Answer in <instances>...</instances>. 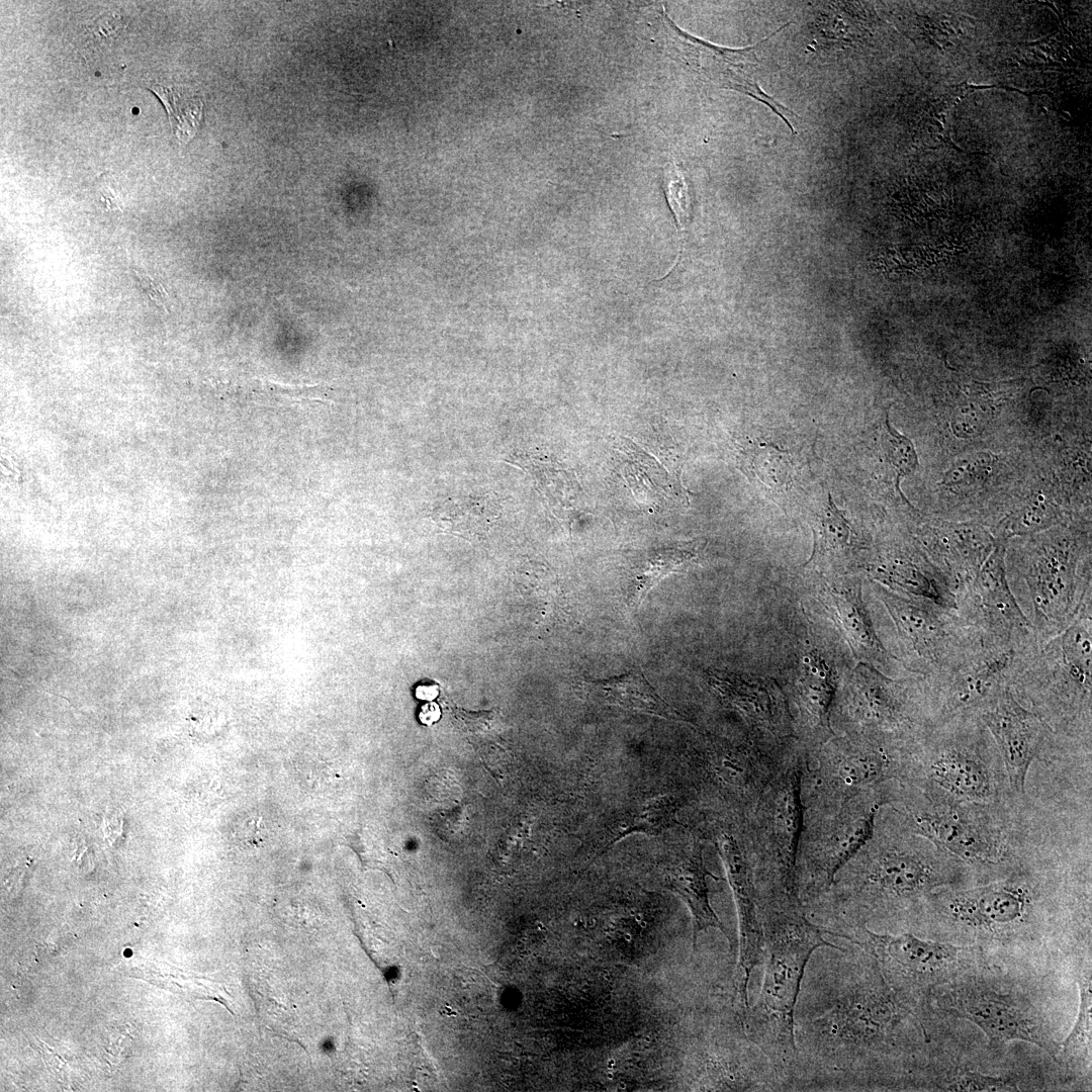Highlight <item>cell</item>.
I'll use <instances>...</instances> for the list:
<instances>
[{
	"mask_svg": "<svg viewBox=\"0 0 1092 1092\" xmlns=\"http://www.w3.org/2000/svg\"><path fill=\"white\" fill-rule=\"evenodd\" d=\"M835 694L834 674L825 660L811 653L802 664L795 685L794 699L799 707L806 736L804 751L815 747L833 735L830 725L831 707Z\"/></svg>",
	"mask_w": 1092,
	"mask_h": 1092,
	"instance_id": "25",
	"label": "cell"
},
{
	"mask_svg": "<svg viewBox=\"0 0 1092 1092\" xmlns=\"http://www.w3.org/2000/svg\"><path fill=\"white\" fill-rule=\"evenodd\" d=\"M921 538L954 592L977 573L996 543L995 537L976 524L933 522L923 528Z\"/></svg>",
	"mask_w": 1092,
	"mask_h": 1092,
	"instance_id": "22",
	"label": "cell"
},
{
	"mask_svg": "<svg viewBox=\"0 0 1092 1092\" xmlns=\"http://www.w3.org/2000/svg\"><path fill=\"white\" fill-rule=\"evenodd\" d=\"M685 804L679 795H657L620 807L603 820L589 845L596 853L632 834L658 835L676 822Z\"/></svg>",
	"mask_w": 1092,
	"mask_h": 1092,
	"instance_id": "24",
	"label": "cell"
},
{
	"mask_svg": "<svg viewBox=\"0 0 1092 1092\" xmlns=\"http://www.w3.org/2000/svg\"><path fill=\"white\" fill-rule=\"evenodd\" d=\"M993 412L980 402H968L959 406L950 418L952 434L960 439H971L980 435L989 425Z\"/></svg>",
	"mask_w": 1092,
	"mask_h": 1092,
	"instance_id": "38",
	"label": "cell"
},
{
	"mask_svg": "<svg viewBox=\"0 0 1092 1092\" xmlns=\"http://www.w3.org/2000/svg\"><path fill=\"white\" fill-rule=\"evenodd\" d=\"M901 783L927 795L961 802L1015 799L996 743L976 716L933 726L915 745Z\"/></svg>",
	"mask_w": 1092,
	"mask_h": 1092,
	"instance_id": "7",
	"label": "cell"
},
{
	"mask_svg": "<svg viewBox=\"0 0 1092 1092\" xmlns=\"http://www.w3.org/2000/svg\"><path fill=\"white\" fill-rule=\"evenodd\" d=\"M743 456L747 471L765 485L779 490L792 482L790 458L786 451L766 443H756L745 448Z\"/></svg>",
	"mask_w": 1092,
	"mask_h": 1092,
	"instance_id": "29",
	"label": "cell"
},
{
	"mask_svg": "<svg viewBox=\"0 0 1092 1092\" xmlns=\"http://www.w3.org/2000/svg\"><path fill=\"white\" fill-rule=\"evenodd\" d=\"M134 272L142 289L147 293L151 300L166 309L167 293L161 283L144 272L139 270H134Z\"/></svg>",
	"mask_w": 1092,
	"mask_h": 1092,
	"instance_id": "41",
	"label": "cell"
},
{
	"mask_svg": "<svg viewBox=\"0 0 1092 1092\" xmlns=\"http://www.w3.org/2000/svg\"><path fill=\"white\" fill-rule=\"evenodd\" d=\"M660 884L667 891L676 895L689 908L692 915L693 949H698L701 932L710 928L721 931L728 939L730 950L734 941L713 910L707 885V877L720 879L710 873L704 862L703 843L699 837H693L660 869Z\"/></svg>",
	"mask_w": 1092,
	"mask_h": 1092,
	"instance_id": "21",
	"label": "cell"
},
{
	"mask_svg": "<svg viewBox=\"0 0 1092 1092\" xmlns=\"http://www.w3.org/2000/svg\"><path fill=\"white\" fill-rule=\"evenodd\" d=\"M828 604L841 625L855 655L864 663L890 667V655L879 639L861 599L859 583L827 588Z\"/></svg>",
	"mask_w": 1092,
	"mask_h": 1092,
	"instance_id": "26",
	"label": "cell"
},
{
	"mask_svg": "<svg viewBox=\"0 0 1092 1092\" xmlns=\"http://www.w3.org/2000/svg\"><path fill=\"white\" fill-rule=\"evenodd\" d=\"M664 189L673 215L678 225L684 228L690 214V197L685 176L673 163L664 168Z\"/></svg>",
	"mask_w": 1092,
	"mask_h": 1092,
	"instance_id": "39",
	"label": "cell"
},
{
	"mask_svg": "<svg viewBox=\"0 0 1092 1092\" xmlns=\"http://www.w3.org/2000/svg\"><path fill=\"white\" fill-rule=\"evenodd\" d=\"M890 783L836 804L804 807L796 864L804 907L830 888L839 870L870 839L878 813L887 804Z\"/></svg>",
	"mask_w": 1092,
	"mask_h": 1092,
	"instance_id": "9",
	"label": "cell"
},
{
	"mask_svg": "<svg viewBox=\"0 0 1092 1092\" xmlns=\"http://www.w3.org/2000/svg\"><path fill=\"white\" fill-rule=\"evenodd\" d=\"M947 1091H1013L1018 1090L1016 1081L1008 1077H994L977 1071L958 1070L940 1085Z\"/></svg>",
	"mask_w": 1092,
	"mask_h": 1092,
	"instance_id": "37",
	"label": "cell"
},
{
	"mask_svg": "<svg viewBox=\"0 0 1092 1092\" xmlns=\"http://www.w3.org/2000/svg\"><path fill=\"white\" fill-rule=\"evenodd\" d=\"M882 449L887 463L892 467L896 476V489L901 494L900 481L905 476L912 474L918 467V456L912 441L897 432L886 417L882 434Z\"/></svg>",
	"mask_w": 1092,
	"mask_h": 1092,
	"instance_id": "32",
	"label": "cell"
},
{
	"mask_svg": "<svg viewBox=\"0 0 1092 1092\" xmlns=\"http://www.w3.org/2000/svg\"><path fill=\"white\" fill-rule=\"evenodd\" d=\"M915 745H890L852 734L829 737L805 751L804 807L836 804L887 783L903 782Z\"/></svg>",
	"mask_w": 1092,
	"mask_h": 1092,
	"instance_id": "10",
	"label": "cell"
},
{
	"mask_svg": "<svg viewBox=\"0 0 1092 1092\" xmlns=\"http://www.w3.org/2000/svg\"><path fill=\"white\" fill-rule=\"evenodd\" d=\"M1079 1010L1075 1024L1063 1042V1054L1069 1056L1087 1051L1091 1046V980L1090 976L1079 983Z\"/></svg>",
	"mask_w": 1092,
	"mask_h": 1092,
	"instance_id": "36",
	"label": "cell"
},
{
	"mask_svg": "<svg viewBox=\"0 0 1092 1092\" xmlns=\"http://www.w3.org/2000/svg\"><path fill=\"white\" fill-rule=\"evenodd\" d=\"M980 718L996 743L1010 792L1017 800L1028 798L1026 783L1031 764L1036 760L1048 761L1073 744L1057 736L1009 689Z\"/></svg>",
	"mask_w": 1092,
	"mask_h": 1092,
	"instance_id": "19",
	"label": "cell"
},
{
	"mask_svg": "<svg viewBox=\"0 0 1092 1092\" xmlns=\"http://www.w3.org/2000/svg\"><path fill=\"white\" fill-rule=\"evenodd\" d=\"M456 717L461 721L464 731L477 739H484L499 731V719L492 711L467 712L459 710Z\"/></svg>",
	"mask_w": 1092,
	"mask_h": 1092,
	"instance_id": "40",
	"label": "cell"
},
{
	"mask_svg": "<svg viewBox=\"0 0 1092 1092\" xmlns=\"http://www.w3.org/2000/svg\"><path fill=\"white\" fill-rule=\"evenodd\" d=\"M697 544L655 551L646 560L638 576L635 600L640 603L647 593L664 576L686 567L697 556Z\"/></svg>",
	"mask_w": 1092,
	"mask_h": 1092,
	"instance_id": "31",
	"label": "cell"
},
{
	"mask_svg": "<svg viewBox=\"0 0 1092 1092\" xmlns=\"http://www.w3.org/2000/svg\"><path fill=\"white\" fill-rule=\"evenodd\" d=\"M491 495L459 496L446 499L434 510V518L445 530L466 538L483 534L497 516Z\"/></svg>",
	"mask_w": 1092,
	"mask_h": 1092,
	"instance_id": "28",
	"label": "cell"
},
{
	"mask_svg": "<svg viewBox=\"0 0 1092 1092\" xmlns=\"http://www.w3.org/2000/svg\"><path fill=\"white\" fill-rule=\"evenodd\" d=\"M440 715H441V712H440L439 706L437 704L431 702V703H428V704L424 705L421 708L419 718H420L422 723L427 724V725H431V724L435 723L436 721H438V719L440 718Z\"/></svg>",
	"mask_w": 1092,
	"mask_h": 1092,
	"instance_id": "42",
	"label": "cell"
},
{
	"mask_svg": "<svg viewBox=\"0 0 1092 1092\" xmlns=\"http://www.w3.org/2000/svg\"><path fill=\"white\" fill-rule=\"evenodd\" d=\"M1006 541L996 543L977 573L956 592L957 612L987 641L1024 652L1039 646L1008 583Z\"/></svg>",
	"mask_w": 1092,
	"mask_h": 1092,
	"instance_id": "14",
	"label": "cell"
},
{
	"mask_svg": "<svg viewBox=\"0 0 1092 1092\" xmlns=\"http://www.w3.org/2000/svg\"><path fill=\"white\" fill-rule=\"evenodd\" d=\"M652 15L651 27L657 42L676 56L700 78L731 89L769 107L787 124L793 134L797 130L790 118L796 113L766 94L758 82L756 46L727 49L694 37L676 27L661 11Z\"/></svg>",
	"mask_w": 1092,
	"mask_h": 1092,
	"instance_id": "18",
	"label": "cell"
},
{
	"mask_svg": "<svg viewBox=\"0 0 1092 1092\" xmlns=\"http://www.w3.org/2000/svg\"><path fill=\"white\" fill-rule=\"evenodd\" d=\"M875 579L900 595L927 600L957 611L956 592L948 577L932 560L914 553H890L872 568Z\"/></svg>",
	"mask_w": 1092,
	"mask_h": 1092,
	"instance_id": "23",
	"label": "cell"
},
{
	"mask_svg": "<svg viewBox=\"0 0 1092 1092\" xmlns=\"http://www.w3.org/2000/svg\"><path fill=\"white\" fill-rule=\"evenodd\" d=\"M889 806L912 830L963 861L973 874L991 881L1005 878L1048 855L1055 809L1028 798L973 803L927 795L892 782Z\"/></svg>",
	"mask_w": 1092,
	"mask_h": 1092,
	"instance_id": "3",
	"label": "cell"
},
{
	"mask_svg": "<svg viewBox=\"0 0 1092 1092\" xmlns=\"http://www.w3.org/2000/svg\"><path fill=\"white\" fill-rule=\"evenodd\" d=\"M937 998L943 1010L977 1025L991 1045L998 1048L1012 1040L1025 1041L1058 1061L1060 1044L1026 999L983 982L961 983Z\"/></svg>",
	"mask_w": 1092,
	"mask_h": 1092,
	"instance_id": "16",
	"label": "cell"
},
{
	"mask_svg": "<svg viewBox=\"0 0 1092 1092\" xmlns=\"http://www.w3.org/2000/svg\"><path fill=\"white\" fill-rule=\"evenodd\" d=\"M103 198H104L103 200H104V201L106 202V204H107L108 208H110V209H117V208H119V206H120V204H119V200H118V199H116V195H114V194H113V193L111 192V190H110V189H108V190L104 191V193H103Z\"/></svg>",
	"mask_w": 1092,
	"mask_h": 1092,
	"instance_id": "44",
	"label": "cell"
},
{
	"mask_svg": "<svg viewBox=\"0 0 1092 1092\" xmlns=\"http://www.w3.org/2000/svg\"><path fill=\"white\" fill-rule=\"evenodd\" d=\"M856 946H823L808 962L794 1015L792 1091L869 1089L887 1062L910 1051V1009Z\"/></svg>",
	"mask_w": 1092,
	"mask_h": 1092,
	"instance_id": "1",
	"label": "cell"
},
{
	"mask_svg": "<svg viewBox=\"0 0 1092 1092\" xmlns=\"http://www.w3.org/2000/svg\"><path fill=\"white\" fill-rule=\"evenodd\" d=\"M804 755L776 776L739 829L758 901H800L796 864L804 819Z\"/></svg>",
	"mask_w": 1092,
	"mask_h": 1092,
	"instance_id": "8",
	"label": "cell"
},
{
	"mask_svg": "<svg viewBox=\"0 0 1092 1092\" xmlns=\"http://www.w3.org/2000/svg\"><path fill=\"white\" fill-rule=\"evenodd\" d=\"M758 910L764 941L763 978L744 1023L751 1041L776 1070L784 1091H792L797 1065L794 1015L803 977L815 950L838 945L825 939L830 930L813 922L800 901H760Z\"/></svg>",
	"mask_w": 1092,
	"mask_h": 1092,
	"instance_id": "4",
	"label": "cell"
},
{
	"mask_svg": "<svg viewBox=\"0 0 1092 1092\" xmlns=\"http://www.w3.org/2000/svg\"><path fill=\"white\" fill-rule=\"evenodd\" d=\"M834 936L867 950L891 990L908 1008L932 978L947 971L962 952L959 946L922 939L911 932L892 934L860 927L834 931Z\"/></svg>",
	"mask_w": 1092,
	"mask_h": 1092,
	"instance_id": "17",
	"label": "cell"
},
{
	"mask_svg": "<svg viewBox=\"0 0 1092 1092\" xmlns=\"http://www.w3.org/2000/svg\"><path fill=\"white\" fill-rule=\"evenodd\" d=\"M1025 537L1012 546L1006 574L1041 645L1092 604L1090 529L1060 524Z\"/></svg>",
	"mask_w": 1092,
	"mask_h": 1092,
	"instance_id": "5",
	"label": "cell"
},
{
	"mask_svg": "<svg viewBox=\"0 0 1092 1092\" xmlns=\"http://www.w3.org/2000/svg\"><path fill=\"white\" fill-rule=\"evenodd\" d=\"M1037 861L982 885L940 889L923 908L934 909L951 924L974 932L1000 934L1018 929L1033 917L1041 898L1039 883L1029 872Z\"/></svg>",
	"mask_w": 1092,
	"mask_h": 1092,
	"instance_id": "13",
	"label": "cell"
},
{
	"mask_svg": "<svg viewBox=\"0 0 1092 1092\" xmlns=\"http://www.w3.org/2000/svg\"><path fill=\"white\" fill-rule=\"evenodd\" d=\"M997 458L990 452L977 451L954 460L943 472L941 484L947 487H964L989 478Z\"/></svg>",
	"mask_w": 1092,
	"mask_h": 1092,
	"instance_id": "33",
	"label": "cell"
},
{
	"mask_svg": "<svg viewBox=\"0 0 1092 1092\" xmlns=\"http://www.w3.org/2000/svg\"><path fill=\"white\" fill-rule=\"evenodd\" d=\"M249 392L257 397L288 401H323L331 397V388L322 384H283L267 379H252Z\"/></svg>",
	"mask_w": 1092,
	"mask_h": 1092,
	"instance_id": "35",
	"label": "cell"
},
{
	"mask_svg": "<svg viewBox=\"0 0 1092 1092\" xmlns=\"http://www.w3.org/2000/svg\"><path fill=\"white\" fill-rule=\"evenodd\" d=\"M896 628L909 669L920 676L942 673L978 650L983 635L954 610L918 598L878 590Z\"/></svg>",
	"mask_w": 1092,
	"mask_h": 1092,
	"instance_id": "12",
	"label": "cell"
},
{
	"mask_svg": "<svg viewBox=\"0 0 1092 1092\" xmlns=\"http://www.w3.org/2000/svg\"><path fill=\"white\" fill-rule=\"evenodd\" d=\"M1008 688L1057 736L1091 748L1092 604L1062 633L1018 653Z\"/></svg>",
	"mask_w": 1092,
	"mask_h": 1092,
	"instance_id": "6",
	"label": "cell"
},
{
	"mask_svg": "<svg viewBox=\"0 0 1092 1092\" xmlns=\"http://www.w3.org/2000/svg\"><path fill=\"white\" fill-rule=\"evenodd\" d=\"M717 851L723 861L731 888L739 928V976L735 979L738 997L746 1012L752 972L763 962L764 941L758 910L754 874L742 844L739 827L725 823L714 829Z\"/></svg>",
	"mask_w": 1092,
	"mask_h": 1092,
	"instance_id": "20",
	"label": "cell"
},
{
	"mask_svg": "<svg viewBox=\"0 0 1092 1092\" xmlns=\"http://www.w3.org/2000/svg\"><path fill=\"white\" fill-rule=\"evenodd\" d=\"M1017 652L984 639L982 646L954 667L923 676L932 727L953 718L980 717L1008 688Z\"/></svg>",
	"mask_w": 1092,
	"mask_h": 1092,
	"instance_id": "15",
	"label": "cell"
},
{
	"mask_svg": "<svg viewBox=\"0 0 1092 1092\" xmlns=\"http://www.w3.org/2000/svg\"><path fill=\"white\" fill-rule=\"evenodd\" d=\"M439 694V689L434 684L421 685L416 689V696L418 699L425 701L434 700Z\"/></svg>",
	"mask_w": 1092,
	"mask_h": 1092,
	"instance_id": "43",
	"label": "cell"
},
{
	"mask_svg": "<svg viewBox=\"0 0 1092 1092\" xmlns=\"http://www.w3.org/2000/svg\"><path fill=\"white\" fill-rule=\"evenodd\" d=\"M152 90L165 104L176 136L181 142L187 143L199 128L202 118L201 101L176 89L165 88L160 85L152 88Z\"/></svg>",
	"mask_w": 1092,
	"mask_h": 1092,
	"instance_id": "30",
	"label": "cell"
},
{
	"mask_svg": "<svg viewBox=\"0 0 1092 1092\" xmlns=\"http://www.w3.org/2000/svg\"><path fill=\"white\" fill-rule=\"evenodd\" d=\"M972 874L885 805L870 839L839 870L830 888L804 908L830 930L867 928L906 919L922 909L932 893L957 888Z\"/></svg>",
	"mask_w": 1092,
	"mask_h": 1092,
	"instance_id": "2",
	"label": "cell"
},
{
	"mask_svg": "<svg viewBox=\"0 0 1092 1092\" xmlns=\"http://www.w3.org/2000/svg\"><path fill=\"white\" fill-rule=\"evenodd\" d=\"M841 713L846 734L882 743H917L932 728L923 676L897 680L862 662L845 692Z\"/></svg>",
	"mask_w": 1092,
	"mask_h": 1092,
	"instance_id": "11",
	"label": "cell"
},
{
	"mask_svg": "<svg viewBox=\"0 0 1092 1092\" xmlns=\"http://www.w3.org/2000/svg\"><path fill=\"white\" fill-rule=\"evenodd\" d=\"M817 526L819 539L816 550L820 555L836 554L850 546L851 529L830 495Z\"/></svg>",
	"mask_w": 1092,
	"mask_h": 1092,
	"instance_id": "34",
	"label": "cell"
},
{
	"mask_svg": "<svg viewBox=\"0 0 1092 1092\" xmlns=\"http://www.w3.org/2000/svg\"><path fill=\"white\" fill-rule=\"evenodd\" d=\"M589 700L675 722L688 718L665 702L639 671L585 684Z\"/></svg>",
	"mask_w": 1092,
	"mask_h": 1092,
	"instance_id": "27",
	"label": "cell"
}]
</instances>
